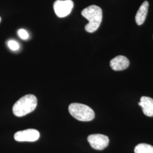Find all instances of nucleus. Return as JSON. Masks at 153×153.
<instances>
[{"label": "nucleus", "instance_id": "obj_1", "mask_svg": "<svg viewBox=\"0 0 153 153\" xmlns=\"http://www.w3.org/2000/svg\"><path fill=\"white\" fill-rule=\"evenodd\" d=\"M82 16L88 21L85 26V30L88 33H93L99 27L102 21L103 13L102 9L97 5H91L82 10Z\"/></svg>", "mask_w": 153, "mask_h": 153}, {"label": "nucleus", "instance_id": "obj_2", "mask_svg": "<svg viewBox=\"0 0 153 153\" xmlns=\"http://www.w3.org/2000/svg\"><path fill=\"white\" fill-rule=\"evenodd\" d=\"M37 105V98L32 95L28 94L19 99L13 107V112L14 115L22 117L32 112Z\"/></svg>", "mask_w": 153, "mask_h": 153}, {"label": "nucleus", "instance_id": "obj_3", "mask_svg": "<svg viewBox=\"0 0 153 153\" xmlns=\"http://www.w3.org/2000/svg\"><path fill=\"white\" fill-rule=\"evenodd\" d=\"M70 114L76 120L81 121H90L95 117V113L92 108L87 105L74 103L69 106Z\"/></svg>", "mask_w": 153, "mask_h": 153}, {"label": "nucleus", "instance_id": "obj_4", "mask_svg": "<svg viewBox=\"0 0 153 153\" xmlns=\"http://www.w3.org/2000/svg\"><path fill=\"white\" fill-rule=\"evenodd\" d=\"M74 3L71 0H57L53 4L55 14L59 18L68 16L73 8Z\"/></svg>", "mask_w": 153, "mask_h": 153}, {"label": "nucleus", "instance_id": "obj_5", "mask_svg": "<svg viewBox=\"0 0 153 153\" xmlns=\"http://www.w3.org/2000/svg\"><path fill=\"white\" fill-rule=\"evenodd\" d=\"M40 133L35 129H28L18 131L14 134V139L18 142H34L38 140Z\"/></svg>", "mask_w": 153, "mask_h": 153}, {"label": "nucleus", "instance_id": "obj_6", "mask_svg": "<svg viewBox=\"0 0 153 153\" xmlns=\"http://www.w3.org/2000/svg\"><path fill=\"white\" fill-rule=\"evenodd\" d=\"M88 140L91 146L98 150H103L109 144L108 137L101 134H91L88 136Z\"/></svg>", "mask_w": 153, "mask_h": 153}, {"label": "nucleus", "instance_id": "obj_7", "mask_svg": "<svg viewBox=\"0 0 153 153\" xmlns=\"http://www.w3.org/2000/svg\"><path fill=\"white\" fill-rule=\"evenodd\" d=\"M129 66V61L124 56L115 57L110 61V66L115 71H120L127 69Z\"/></svg>", "mask_w": 153, "mask_h": 153}, {"label": "nucleus", "instance_id": "obj_8", "mask_svg": "<svg viewBox=\"0 0 153 153\" xmlns=\"http://www.w3.org/2000/svg\"><path fill=\"white\" fill-rule=\"evenodd\" d=\"M142 107L143 113L149 117L153 116V99L148 97H142L138 103Z\"/></svg>", "mask_w": 153, "mask_h": 153}, {"label": "nucleus", "instance_id": "obj_9", "mask_svg": "<svg viewBox=\"0 0 153 153\" xmlns=\"http://www.w3.org/2000/svg\"><path fill=\"white\" fill-rule=\"evenodd\" d=\"M149 4L147 1H144L140 7L136 16V22L138 25H141L145 22L148 14Z\"/></svg>", "mask_w": 153, "mask_h": 153}, {"label": "nucleus", "instance_id": "obj_10", "mask_svg": "<svg viewBox=\"0 0 153 153\" xmlns=\"http://www.w3.org/2000/svg\"><path fill=\"white\" fill-rule=\"evenodd\" d=\"M134 153H153V146L146 143H140L134 148Z\"/></svg>", "mask_w": 153, "mask_h": 153}, {"label": "nucleus", "instance_id": "obj_11", "mask_svg": "<svg viewBox=\"0 0 153 153\" xmlns=\"http://www.w3.org/2000/svg\"><path fill=\"white\" fill-rule=\"evenodd\" d=\"M7 45L12 51H17L19 48V45L14 40H9L7 42Z\"/></svg>", "mask_w": 153, "mask_h": 153}, {"label": "nucleus", "instance_id": "obj_12", "mask_svg": "<svg viewBox=\"0 0 153 153\" xmlns=\"http://www.w3.org/2000/svg\"><path fill=\"white\" fill-rule=\"evenodd\" d=\"M18 33L19 36L23 40H26L29 37V35H28L27 32L24 29L19 30L18 32Z\"/></svg>", "mask_w": 153, "mask_h": 153}, {"label": "nucleus", "instance_id": "obj_13", "mask_svg": "<svg viewBox=\"0 0 153 153\" xmlns=\"http://www.w3.org/2000/svg\"><path fill=\"white\" fill-rule=\"evenodd\" d=\"M1 18L0 17V22H1Z\"/></svg>", "mask_w": 153, "mask_h": 153}]
</instances>
